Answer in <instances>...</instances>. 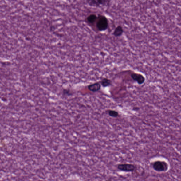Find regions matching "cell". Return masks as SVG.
I'll return each mask as SVG.
<instances>
[{"label":"cell","mask_w":181,"mask_h":181,"mask_svg":"<svg viewBox=\"0 0 181 181\" xmlns=\"http://www.w3.org/2000/svg\"><path fill=\"white\" fill-rule=\"evenodd\" d=\"M95 25L98 31H104L108 29L109 21L105 16L98 15Z\"/></svg>","instance_id":"obj_1"},{"label":"cell","mask_w":181,"mask_h":181,"mask_svg":"<svg viewBox=\"0 0 181 181\" xmlns=\"http://www.w3.org/2000/svg\"><path fill=\"white\" fill-rule=\"evenodd\" d=\"M110 0H86L89 6L92 7L101 8L109 5Z\"/></svg>","instance_id":"obj_2"},{"label":"cell","mask_w":181,"mask_h":181,"mask_svg":"<svg viewBox=\"0 0 181 181\" xmlns=\"http://www.w3.org/2000/svg\"><path fill=\"white\" fill-rule=\"evenodd\" d=\"M152 168L155 171L158 172H163L168 170V165L165 161H157L153 163Z\"/></svg>","instance_id":"obj_3"},{"label":"cell","mask_w":181,"mask_h":181,"mask_svg":"<svg viewBox=\"0 0 181 181\" xmlns=\"http://www.w3.org/2000/svg\"><path fill=\"white\" fill-rule=\"evenodd\" d=\"M117 168L120 171L124 172H133L135 171L137 167L133 164L124 163L118 164Z\"/></svg>","instance_id":"obj_4"},{"label":"cell","mask_w":181,"mask_h":181,"mask_svg":"<svg viewBox=\"0 0 181 181\" xmlns=\"http://www.w3.org/2000/svg\"><path fill=\"white\" fill-rule=\"evenodd\" d=\"M131 77L134 81L137 82L138 84L142 85L145 81V79L143 75L136 73H132L131 74Z\"/></svg>","instance_id":"obj_5"},{"label":"cell","mask_w":181,"mask_h":181,"mask_svg":"<svg viewBox=\"0 0 181 181\" xmlns=\"http://www.w3.org/2000/svg\"><path fill=\"white\" fill-rule=\"evenodd\" d=\"M98 15L95 14H91L86 17L85 21L88 24L95 25Z\"/></svg>","instance_id":"obj_6"},{"label":"cell","mask_w":181,"mask_h":181,"mask_svg":"<svg viewBox=\"0 0 181 181\" xmlns=\"http://www.w3.org/2000/svg\"><path fill=\"white\" fill-rule=\"evenodd\" d=\"M101 84L99 83H96L90 85L88 86V89L89 90L93 92H96L100 90L101 89Z\"/></svg>","instance_id":"obj_7"},{"label":"cell","mask_w":181,"mask_h":181,"mask_svg":"<svg viewBox=\"0 0 181 181\" xmlns=\"http://www.w3.org/2000/svg\"><path fill=\"white\" fill-rule=\"evenodd\" d=\"M124 31V29L122 26L119 25L115 29L113 34L116 37H120L123 35Z\"/></svg>","instance_id":"obj_8"},{"label":"cell","mask_w":181,"mask_h":181,"mask_svg":"<svg viewBox=\"0 0 181 181\" xmlns=\"http://www.w3.org/2000/svg\"><path fill=\"white\" fill-rule=\"evenodd\" d=\"M112 84V81L111 80L107 78H103L101 81V84L104 88L108 87L111 85Z\"/></svg>","instance_id":"obj_9"},{"label":"cell","mask_w":181,"mask_h":181,"mask_svg":"<svg viewBox=\"0 0 181 181\" xmlns=\"http://www.w3.org/2000/svg\"><path fill=\"white\" fill-rule=\"evenodd\" d=\"M108 114L110 116L113 117H117L119 116L118 112L114 110H109Z\"/></svg>","instance_id":"obj_10"},{"label":"cell","mask_w":181,"mask_h":181,"mask_svg":"<svg viewBox=\"0 0 181 181\" xmlns=\"http://www.w3.org/2000/svg\"><path fill=\"white\" fill-rule=\"evenodd\" d=\"M133 109L134 110H138L139 109V108L138 107H135Z\"/></svg>","instance_id":"obj_11"}]
</instances>
